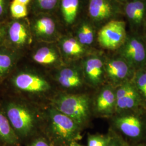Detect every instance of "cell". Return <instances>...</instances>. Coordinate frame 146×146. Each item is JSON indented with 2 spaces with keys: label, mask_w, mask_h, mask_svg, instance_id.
<instances>
[{
  "label": "cell",
  "mask_w": 146,
  "mask_h": 146,
  "mask_svg": "<svg viewBox=\"0 0 146 146\" xmlns=\"http://www.w3.org/2000/svg\"><path fill=\"white\" fill-rule=\"evenodd\" d=\"M12 78L13 86L22 92L41 94L50 88V84L47 80L31 68H20Z\"/></svg>",
  "instance_id": "52a82bcc"
},
{
  "label": "cell",
  "mask_w": 146,
  "mask_h": 146,
  "mask_svg": "<svg viewBox=\"0 0 146 146\" xmlns=\"http://www.w3.org/2000/svg\"><path fill=\"white\" fill-rule=\"evenodd\" d=\"M13 0H0V22H5L11 19L10 5Z\"/></svg>",
  "instance_id": "484cf974"
},
{
  "label": "cell",
  "mask_w": 146,
  "mask_h": 146,
  "mask_svg": "<svg viewBox=\"0 0 146 146\" xmlns=\"http://www.w3.org/2000/svg\"><path fill=\"white\" fill-rule=\"evenodd\" d=\"M108 146H117V145L113 142H109V144Z\"/></svg>",
  "instance_id": "1f68e13d"
},
{
  "label": "cell",
  "mask_w": 146,
  "mask_h": 146,
  "mask_svg": "<svg viewBox=\"0 0 146 146\" xmlns=\"http://www.w3.org/2000/svg\"><path fill=\"white\" fill-rule=\"evenodd\" d=\"M115 110L122 112L136 107L140 102V95L137 89L132 84L126 82L121 84L115 90Z\"/></svg>",
  "instance_id": "7c38bea8"
},
{
  "label": "cell",
  "mask_w": 146,
  "mask_h": 146,
  "mask_svg": "<svg viewBox=\"0 0 146 146\" xmlns=\"http://www.w3.org/2000/svg\"><path fill=\"white\" fill-rule=\"evenodd\" d=\"M121 57L124 58L133 69L146 66V42L143 35L132 33L128 35L120 48Z\"/></svg>",
  "instance_id": "8992f818"
},
{
  "label": "cell",
  "mask_w": 146,
  "mask_h": 146,
  "mask_svg": "<svg viewBox=\"0 0 146 146\" xmlns=\"http://www.w3.org/2000/svg\"><path fill=\"white\" fill-rule=\"evenodd\" d=\"M28 19L35 41L57 42L62 35L60 21L54 14H31Z\"/></svg>",
  "instance_id": "7a4b0ae2"
},
{
  "label": "cell",
  "mask_w": 146,
  "mask_h": 146,
  "mask_svg": "<svg viewBox=\"0 0 146 146\" xmlns=\"http://www.w3.org/2000/svg\"><path fill=\"white\" fill-rule=\"evenodd\" d=\"M70 146H81V145H79L78 143H76V142H73L72 143H71V145H70Z\"/></svg>",
  "instance_id": "4dcf8cb0"
},
{
  "label": "cell",
  "mask_w": 146,
  "mask_h": 146,
  "mask_svg": "<svg viewBox=\"0 0 146 146\" xmlns=\"http://www.w3.org/2000/svg\"><path fill=\"white\" fill-rule=\"evenodd\" d=\"M10 15L11 19H22L28 17L29 11L28 6L13 0L10 5Z\"/></svg>",
  "instance_id": "cb8c5ba5"
},
{
  "label": "cell",
  "mask_w": 146,
  "mask_h": 146,
  "mask_svg": "<svg viewBox=\"0 0 146 146\" xmlns=\"http://www.w3.org/2000/svg\"><path fill=\"white\" fill-rule=\"evenodd\" d=\"M84 78L92 86H96L102 82L104 74V63L101 58L92 56L84 62Z\"/></svg>",
  "instance_id": "5bb4252c"
},
{
  "label": "cell",
  "mask_w": 146,
  "mask_h": 146,
  "mask_svg": "<svg viewBox=\"0 0 146 146\" xmlns=\"http://www.w3.org/2000/svg\"><path fill=\"white\" fill-rule=\"evenodd\" d=\"M89 14L97 22L105 21L111 18L115 12V8L110 0H89Z\"/></svg>",
  "instance_id": "e0dca14e"
},
{
  "label": "cell",
  "mask_w": 146,
  "mask_h": 146,
  "mask_svg": "<svg viewBox=\"0 0 146 146\" xmlns=\"http://www.w3.org/2000/svg\"><path fill=\"white\" fill-rule=\"evenodd\" d=\"M25 56L24 54L5 45L0 47V78L15 69Z\"/></svg>",
  "instance_id": "2e32d148"
},
{
  "label": "cell",
  "mask_w": 146,
  "mask_h": 146,
  "mask_svg": "<svg viewBox=\"0 0 146 146\" xmlns=\"http://www.w3.org/2000/svg\"><path fill=\"white\" fill-rule=\"evenodd\" d=\"M16 1L22 3V4H23L25 5H29L31 0H15Z\"/></svg>",
  "instance_id": "f546056e"
},
{
  "label": "cell",
  "mask_w": 146,
  "mask_h": 146,
  "mask_svg": "<svg viewBox=\"0 0 146 146\" xmlns=\"http://www.w3.org/2000/svg\"><path fill=\"white\" fill-rule=\"evenodd\" d=\"M56 43L63 61L64 60H71L80 57L86 52V46L79 42L76 37L62 35Z\"/></svg>",
  "instance_id": "9a60e30c"
},
{
  "label": "cell",
  "mask_w": 146,
  "mask_h": 146,
  "mask_svg": "<svg viewBox=\"0 0 146 146\" xmlns=\"http://www.w3.org/2000/svg\"><path fill=\"white\" fill-rule=\"evenodd\" d=\"M60 0H31L28 5L29 15L54 14L58 9Z\"/></svg>",
  "instance_id": "44dd1931"
},
{
  "label": "cell",
  "mask_w": 146,
  "mask_h": 146,
  "mask_svg": "<svg viewBox=\"0 0 146 146\" xmlns=\"http://www.w3.org/2000/svg\"><path fill=\"white\" fill-rule=\"evenodd\" d=\"M31 62L46 68H58L63 60L56 42L35 41L28 52Z\"/></svg>",
  "instance_id": "5b68a950"
},
{
  "label": "cell",
  "mask_w": 146,
  "mask_h": 146,
  "mask_svg": "<svg viewBox=\"0 0 146 146\" xmlns=\"http://www.w3.org/2000/svg\"><path fill=\"white\" fill-rule=\"evenodd\" d=\"M79 42L84 46L92 44L94 41V30L88 23L84 22L79 27L76 31V37Z\"/></svg>",
  "instance_id": "603a6c76"
},
{
  "label": "cell",
  "mask_w": 146,
  "mask_h": 146,
  "mask_svg": "<svg viewBox=\"0 0 146 146\" xmlns=\"http://www.w3.org/2000/svg\"><path fill=\"white\" fill-rule=\"evenodd\" d=\"M139 71L136 76V86L137 90H139L141 94L146 99V70L142 68Z\"/></svg>",
  "instance_id": "d4e9b609"
},
{
  "label": "cell",
  "mask_w": 146,
  "mask_h": 146,
  "mask_svg": "<svg viewBox=\"0 0 146 146\" xmlns=\"http://www.w3.org/2000/svg\"><path fill=\"white\" fill-rule=\"evenodd\" d=\"M35 42L28 17L8 21L5 45L26 55Z\"/></svg>",
  "instance_id": "3957f363"
},
{
  "label": "cell",
  "mask_w": 146,
  "mask_h": 146,
  "mask_svg": "<svg viewBox=\"0 0 146 146\" xmlns=\"http://www.w3.org/2000/svg\"><path fill=\"white\" fill-rule=\"evenodd\" d=\"M58 69L55 74V79L63 88L75 89L82 85L83 76L78 68L71 66L63 65Z\"/></svg>",
  "instance_id": "4fadbf2b"
},
{
  "label": "cell",
  "mask_w": 146,
  "mask_h": 146,
  "mask_svg": "<svg viewBox=\"0 0 146 146\" xmlns=\"http://www.w3.org/2000/svg\"><path fill=\"white\" fill-rule=\"evenodd\" d=\"M143 36H144V38H145V41H146V32L145 33V34H144V35H143Z\"/></svg>",
  "instance_id": "d6a6232c"
},
{
  "label": "cell",
  "mask_w": 146,
  "mask_h": 146,
  "mask_svg": "<svg viewBox=\"0 0 146 146\" xmlns=\"http://www.w3.org/2000/svg\"><path fill=\"white\" fill-rule=\"evenodd\" d=\"M49 146L46 141L43 139H37L34 141L30 146Z\"/></svg>",
  "instance_id": "f1b7e54d"
},
{
  "label": "cell",
  "mask_w": 146,
  "mask_h": 146,
  "mask_svg": "<svg viewBox=\"0 0 146 146\" xmlns=\"http://www.w3.org/2000/svg\"><path fill=\"white\" fill-rule=\"evenodd\" d=\"M7 22H0V47L5 45L7 34Z\"/></svg>",
  "instance_id": "83f0119b"
},
{
  "label": "cell",
  "mask_w": 146,
  "mask_h": 146,
  "mask_svg": "<svg viewBox=\"0 0 146 146\" xmlns=\"http://www.w3.org/2000/svg\"><path fill=\"white\" fill-rule=\"evenodd\" d=\"M127 36L125 23L123 21L112 20L100 30L98 39L102 47L113 50L120 48Z\"/></svg>",
  "instance_id": "9c48e42d"
},
{
  "label": "cell",
  "mask_w": 146,
  "mask_h": 146,
  "mask_svg": "<svg viewBox=\"0 0 146 146\" xmlns=\"http://www.w3.org/2000/svg\"><path fill=\"white\" fill-rule=\"evenodd\" d=\"M52 107L81 125L90 115V101L83 94H61L53 100Z\"/></svg>",
  "instance_id": "6da1fadb"
},
{
  "label": "cell",
  "mask_w": 146,
  "mask_h": 146,
  "mask_svg": "<svg viewBox=\"0 0 146 146\" xmlns=\"http://www.w3.org/2000/svg\"><path fill=\"white\" fill-rule=\"evenodd\" d=\"M116 108L115 90L110 87L101 90L95 102L96 111L102 115H110Z\"/></svg>",
  "instance_id": "ac0fdd59"
},
{
  "label": "cell",
  "mask_w": 146,
  "mask_h": 146,
  "mask_svg": "<svg viewBox=\"0 0 146 146\" xmlns=\"http://www.w3.org/2000/svg\"><path fill=\"white\" fill-rule=\"evenodd\" d=\"M5 112L17 136H27L35 127L36 114L25 104L17 102H9L5 106Z\"/></svg>",
  "instance_id": "277c9868"
},
{
  "label": "cell",
  "mask_w": 146,
  "mask_h": 146,
  "mask_svg": "<svg viewBox=\"0 0 146 146\" xmlns=\"http://www.w3.org/2000/svg\"><path fill=\"white\" fill-rule=\"evenodd\" d=\"M109 141L104 136H90L88 139V146H108Z\"/></svg>",
  "instance_id": "4316f807"
},
{
  "label": "cell",
  "mask_w": 146,
  "mask_h": 146,
  "mask_svg": "<svg viewBox=\"0 0 146 146\" xmlns=\"http://www.w3.org/2000/svg\"><path fill=\"white\" fill-rule=\"evenodd\" d=\"M79 5V0L60 1L58 9L65 25L70 26L74 23L78 16Z\"/></svg>",
  "instance_id": "ffe728a7"
},
{
  "label": "cell",
  "mask_w": 146,
  "mask_h": 146,
  "mask_svg": "<svg viewBox=\"0 0 146 146\" xmlns=\"http://www.w3.org/2000/svg\"><path fill=\"white\" fill-rule=\"evenodd\" d=\"M133 69L121 57L110 59L104 64V74L114 84H121L127 82Z\"/></svg>",
  "instance_id": "8fae6325"
},
{
  "label": "cell",
  "mask_w": 146,
  "mask_h": 146,
  "mask_svg": "<svg viewBox=\"0 0 146 146\" xmlns=\"http://www.w3.org/2000/svg\"><path fill=\"white\" fill-rule=\"evenodd\" d=\"M17 140L18 136L11 125L5 112L0 110V141L14 144Z\"/></svg>",
  "instance_id": "7402d4cb"
},
{
  "label": "cell",
  "mask_w": 146,
  "mask_h": 146,
  "mask_svg": "<svg viewBox=\"0 0 146 146\" xmlns=\"http://www.w3.org/2000/svg\"><path fill=\"white\" fill-rule=\"evenodd\" d=\"M116 126L123 134L131 137H137L142 131V123L139 118L133 115H124L115 121Z\"/></svg>",
  "instance_id": "d6986e66"
},
{
  "label": "cell",
  "mask_w": 146,
  "mask_h": 146,
  "mask_svg": "<svg viewBox=\"0 0 146 146\" xmlns=\"http://www.w3.org/2000/svg\"><path fill=\"white\" fill-rule=\"evenodd\" d=\"M125 13L133 33L144 35L146 32V0H129Z\"/></svg>",
  "instance_id": "30bf717a"
},
{
  "label": "cell",
  "mask_w": 146,
  "mask_h": 146,
  "mask_svg": "<svg viewBox=\"0 0 146 146\" xmlns=\"http://www.w3.org/2000/svg\"><path fill=\"white\" fill-rule=\"evenodd\" d=\"M48 113L50 127L55 135L65 140H70L78 136L80 125L73 119L53 107Z\"/></svg>",
  "instance_id": "ba28073f"
}]
</instances>
